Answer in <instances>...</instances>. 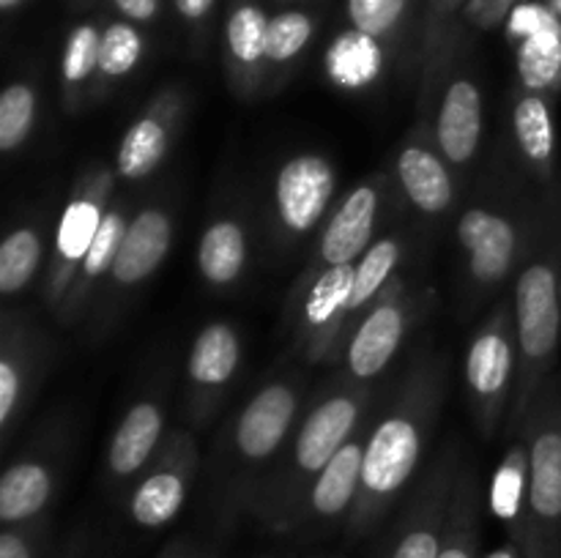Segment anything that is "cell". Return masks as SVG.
Masks as SVG:
<instances>
[{"label":"cell","mask_w":561,"mask_h":558,"mask_svg":"<svg viewBox=\"0 0 561 558\" xmlns=\"http://www.w3.org/2000/svg\"><path fill=\"white\" fill-rule=\"evenodd\" d=\"M36 118V96L25 82H14L0 93V151H14L31 135Z\"/></svg>","instance_id":"28"},{"label":"cell","mask_w":561,"mask_h":558,"mask_svg":"<svg viewBox=\"0 0 561 558\" xmlns=\"http://www.w3.org/2000/svg\"><path fill=\"white\" fill-rule=\"evenodd\" d=\"M214 3L217 0H175V9L186 22H201L214 9Z\"/></svg>","instance_id":"40"},{"label":"cell","mask_w":561,"mask_h":558,"mask_svg":"<svg viewBox=\"0 0 561 558\" xmlns=\"http://www.w3.org/2000/svg\"><path fill=\"white\" fill-rule=\"evenodd\" d=\"M398 175L409 200L420 211L442 213L453 202V178L438 156H433L425 148H405L398 159Z\"/></svg>","instance_id":"12"},{"label":"cell","mask_w":561,"mask_h":558,"mask_svg":"<svg viewBox=\"0 0 561 558\" xmlns=\"http://www.w3.org/2000/svg\"><path fill=\"white\" fill-rule=\"evenodd\" d=\"M266 11L255 3H239L228 16V49L239 63L255 66L266 58V36H268Z\"/></svg>","instance_id":"25"},{"label":"cell","mask_w":561,"mask_h":558,"mask_svg":"<svg viewBox=\"0 0 561 558\" xmlns=\"http://www.w3.org/2000/svg\"><path fill=\"white\" fill-rule=\"evenodd\" d=\"M126 228H129V224H124L121 213H107V217L102 219L91 246H88V255L82 257V274H85V277H99V274H104L107 268H113Z\"/></svg>","instance_id":"34"},{"label":"cell","mask_w":561,"mask_h":558,"mask_svg":"<svg viewBox=\"0 0 561 558\" xmlns=\"http://www.w3.org/2000/svg\"><path fill=\"white\" fill-rule=\"evenodd\" d=\"M438 558H477V523L469 501H455L449 509Z\"/></svg>","instance_id":"35"},{"label":"cell","mask_w":561,"mask_h":558,"mask_svg":"<svg viewBox=\"0 0 561 558\" xmlns=\"http://www.w3.org/2000/svg\"><path fill=\"white\" fill-rule=\"evenodd\" d=\"M296 414V397L285 383L263 388L244 408L236 425V446L244 457L263 460L283 443L290 419Z\"/></svg>","instance_id":"5"},{"label":"cell","mask_w":561,"mask_h":558,"mask_svg":"<svg viewBox=\"0 0 561 558\" xmlns=\"http://www.w3.org/2000/svg\"><path fill=\"white\" fill-rule=\"evenodd\" d=\"M482 135V96L471 80H455L438 113V146L453 164L474 156Z\"/></svg>","instance_id":"10"},{"label":"cell","mask_w":561,"mask_h":558,"mask_svg":"<svg viewBox=\"0 0 561 558\" xmlns=\"http://www.w3.org/2000/svg\"><path fill=\"white\" fill-rule=\"evenodd\" d=\"M376 186H356L323 230L321 257L327 260V266H345V263H354L362 252L370 249L367 244H370L373 228H376Z\"/></svg>","instance_id":"7"},{"label":"cell","mask_w":561,"mask_h":558,"mask_svg":"<svg viewBox=\"0 0 561 558\" xmlns=\"http://www.w3.org/2000/svg\"><path fill=\"white\" fill-rule=\"evenodd\" d=\"M460 244L471 255V271L480 282H499L515 255V230L507 219L471 208L458 222Z\"/></svg>","instance_id":"8"},{"label":"cell","mask_w":561,"mask_h":558,"mask_svg":"<svg viewBox=\"0 0 561 558\" xmlns=\"http://www.w3.org/2000/svg\"><path fill=\"white\" fill-rule=\"evenodd\" d=\"M381 69V47L378 38L362 31L340 33L327 53V71L337 85H367Z\"/></svg>","instance_id":"20"},{"label":"cell","mask_w":561,"mask_h":558,"mask_svg":"<svg viewBox=\"0 0 561 558\" xmlns=\"http://www.w3.org/2000/svg\"><path fill=\"white\" fill-rule=\"evenodd\" d=\"M491 558H515V553L510 550V547H507V550H499V553H493Z\"/></svg>","instance_id":"44"},{"label":"cell","mask_w":561,"mask_h":558,"mask_svg":"<svg viewBox=\"0 0 561 558\" xmlns=\"http://www.w3.org/2000/svg\"><path fill=\"white\" fill-rule=\"evenodd\" d=\"M520 490H524V463H520L518 452L510 460L507 465H502L496 476V485H493V507L504 518H513L520 509Z\"/></svg>","instance_id":"36"},{"label":"cell","mask_w":561,"mask_h":558,"mask_svg":"<svg viewBox=\"0 0 561 558\" xmlns=\"http://www.w3.org/2000/svg\"><path fill=\"white\" fill-rule=\"evenodd\" d=\"M38 260H42V241L33 230H14L9 239L0 244V290L3 293H16L25 288L36 274Z\"/></svg>","instance_id":"26"},{"label":"cell","mask_w":561,"mask_h":558,"mask_svg":"<svg viewBox=\"0 0 561 558\" xmlns=\"http://www.w3.org/2000/svg\"><path fill=\"white\" fill-rule=\"evenodd\" d=\"M518 74L529 91H548L561 82V20L553 16L518 38Z\"/></svg>","instance_id":"16"},{"label":"cell","mask_w":561,"mask_h":558,"mask_svg":"<svg viewBox=\"0 0 561 558\" xmlns=\"http://www.w3.org/2000/svg\"><path fill=\"white\" fill-rule=\"evenodd\" d=\"M168 151V131L157 118H140L124 135L118 148V173L124 178H142L153 173Z\"/></svg>","instance_id":"23"},{"label":"cell","mask_w":561,"mask_h":558,"mask_svg":"<svg viewBox=\"0 0 561 558\" xmlns=\"http://www.w3.org/2000/svg\"><path fill=\"white\" fill-rule=\"evenodd\" d=\"M16 5H22V0H0V9L3 11H14Z\"/></svg>","instance_id":"42"},{"label":"cell","mask_w":561,"mask_h":558,"mask_svg":"<svg viewBox=\"0 0 561 558\" xmlns=\"http://www.w3.org/2000/svg\"><path fill=\"white\" fill-rule=\"evenodd\" d=\"M400 260V246L398 241L381 239L365 252L359 263H356V277H354V293H351L348 310H359L362 304L373 299L387 282L389 274L394 271Z\"/></svg>","instance_id":"27"},{"label":"cell","mask_w":561,"mask_h":558,"mask_svg":"<svg viewBox=\"0 0 561 558\" xmlns=\"http://www.w3.org/2000/svg\"><path fill=\"white\" fill-rule=\"evenodd\" d=\"M239 367V337L225 323H211L197 334L190 353V375L201 386H222Z\"/></svg>","instance_id":"19"},{"label":"cell","mask_w":561,"mask_h":558,"mask_svg":"<svg viewBox=\"0 0 561 558\" xmlns=\"http://www.w3.org/2000/svg\"><path fill=\"white\" fill-rule=\"evenodd\" d=\"M99 44H102V31H96L91 22H82L69 33L60 58V74L69 85H80L93 71H99Z\"/></svg>","instance_id":"32"},{"label":"cell","mask_w":561,"mask_h":558,"mask_svg":"<svg viewBox=\"0 0 561 558\" xmlns=\"http://www.w3.org/2000/svg\"><path fill=\"white\" fill-rule=\"evenodd\" d=\"M312 16L305 11H279L268 20V36H266V58L272 63H285V60L296 58L307 42L312 38Z\"/></svg>","instance_id":"31"},{"label":"cell","mask_w":561,"mask_h":558,"mask_svg":"<svg viewBox=\"0 0 561 558\" xmlns=\"http://www.w3.org/2000/svg\"><path fill=\"white\" fill-rule=\"evenodd\" d=\"M529 512L526 558H561V427H546L531 443Z\"/></svg>","instance_id":"2"},{"label":"cell","mask_w":561,"mask_h":558,"mask_svg":"<svg viewBox=\"0 0 561 558\" xmlns=\"http://www.w3.org/2000/svg\"><path fill=\"white\" fill-rule=\"evenodd\" d=\"M515 137L537 167H551L553 148H557V129H553V115L546 98L540 93H529L515 104Z\"/></svg>","instance_id":"22"},{"label":"cell","mask_w":561,"mask_h":558,"mask_svg":"<svg viewBox=\"0 0 561 558\" xmlns=\"http://www.w3.org/2000/svg\"><path fill=\"white\" fill-rule=\"evenodd\" d=\"M359 416V405L354 397H329L307 416L301 435L296 441V460L305 474H321L329 460L345 446Z\"/></svg>","instance_id":"6"},{"label":"cell","mask_w":561,"mask_h":558,"mask_svg":"<svg viewBox=\"0 0 561 558\" xmlns=\"http://www.w3.org/2000/svg\"><path fill=\"white\" fill-rule=\"evenodd\" d=\"M173 228L164 211L146 208L137 213L126 228L124 241H121L118 257L113 263V277L121 284H137L157 271L168 257Z\"/></svg>","instance_id":"9"},{"label":"cell","mask_w":561,"mask_h":558,"mask_svg":"<svg viewBox=\"0 0 561 558\" xmlns=\"http://www.w3.org/2000/svg\"><path fill=\"white\" fill-rule=\"evenodd\" d=\"M129 22H151L159 14V0H113Z\"/></svg>","instance_id":"39"},{"label":"cell","mask_w":561,"mask_h":558,"mask_svg":"<svg viewBox=\"0 0 561 558\" xmlns=\"http://www.w3.org/2000/svg\"><path fill=\"white\" fill-rule=\"evenodd\" d=\"M515 326L520 353L531 364H546L559 348L561 299L559 274L551 263H531L515 288Z\"/></svg>","instance_id":"3"},{"label":"cell","mask_w":561,"mask_h":558,"mask_svg":"<svg viewBox=\"0 0 561 558\" xmlns=\"http://www.w3.org/2000/svg\"><path fill=\"white\" fill-rule=\"evenodd\" d=\"M102 213H99L96 202L91 200H75L66 208L64 219H60L58 230V249L60 257L66 260H82L88 255L93 235H96L99 224H102Z\"/></svg>","instance_id":"30"},{"label":"cell","mask_w":561,"mask_h":558,"mask_svg":"<svg viewBox=\"0 0 561 558\" xmlns=\"http://www.w3.org/2000/svg\"><path fill=\"white\" fill-rule=\"evenodd\" d=\"M142 55V36L131 22H110L99 44V71L104 77H124Z\"/></svg>","instance_id":"29"},{"label":"cell","mask_w":561,"mask_h":558,"mask_svg":"<svg viewBox=\"0 0 561 558\" xmlns=\"http://www.w3.org/2000/svg\"><path fill=\"white\" fill-rule=\"evenodd\" d=\"M411 0H348L345 11L354 31L373 38H383L400 25Z\"/></svg>","instance_id":"33"},{"label":"cell","mask_w":561,"mask_h":558,"mask_svg":"<svg viewBox=\"0 0 561 558\" xmlns=\"http://www.w3.org/2000/svg\"><path fill=\"white\" fill-rule=\"evenodd\" d=\"M53 479L38 463H16L0 479V520L9 525L36 518L49 501Z\"/></svg>","instance_id":"15"},{"label":"cell","mask_w":561,"mask_h":558,"mask_svg":"<svg viewBox=\"0 0 561 558\" xmlns=\"http://www.w3.org/2000/svg\"><path fill=\"white\" fill-rule=\"evenodd\" d=\"M510 372H513V348L507 334L499 326L485 328L471 342L469 359H466V377L480 397H496L507 388Z\"/></svg>","instance_id":"17"},{"label":"cell","mask_w":561,"mask_h":558,"mask_svg":"<svg viewBox=\"0 0 561 558\" xmlns=\"http://www.w3.org/2000/svg\"><path fill=\"white\" fill-rule=\"evenodd\" d=\"M168 558H195V556H186V553H175V556H168Z\"/></svg>","instance_id":"45"},{"label":"cell","mask_w":561,"mask_h":558,"mask_svg":"<svg viewBox=\"0 0 561 558\" xmlns=\"http://www.w3.org/2000/svg\"><path fill=\"white\" fill-rule=\"evenodd\" d=\"M422 452V432L409 416H389L376 427L365 446L362 463V514H370L378 503L409 481Z\"/></svg>","instance_id":"1"},{"label":"cell","mask_w":561,"mask_h":558,"mask_svg":"<svg viewBox=\"0 0 561 558\" xmlns=\"http://www.w3.org/2000/svg\"><path fill=\"white\" fill-rule=\"evenodd\" d=\"M354 277H356V263H345V266H329L327 271L318 277L312 284L310 295H307L305 317L310 326L323 328L340 315L348 312L351 293H354Z\"/></svg>","instance_id":"24"},{"label":"cell","mask_w":561,"mask_h":558,"mask_svg":"<svg viewBox=\"0 0 561 558\" xmlns=\"http://www.w3.org/2000/svg\"><path fill=\"white\" fill-rule=\"evenodd\" d=\"M548 5H551L553 14H557L559 20H561V0H548Z\"/></svg>","instance_id":"43"},{"label":"cell","mask_w":561,"mask_h":558,"mask_svg":"<svg viewBox=\"0 0 561 558\" xmlns=\"http://www.w3.org/2000/svg\"><path fill=\"white\" fill-rule=\"evenodd\" d=\"M0 558H33V545L22 531H3L0 534Z\"/></svg>","instance_id":"38"},{"label":"cell","mask_w":561,"mask_h":558,"mask_svg":"<svg viewBox=\"0 0 561 558\" xmlns=\"http://www.w3.org/2000/svg\"><path fill=\"white\" fill-rule=\"evenodd\" d=\"M184 498L186 487L181 474H175V470H159V474L148 476L137 487L135 496H131V520L137 525H142V528H162V525H168L181 512Z\"/></svg>","instance_id":"21"},{"label":"cell","mask_w":561,"mask_h":558,"mask_svg":"<svg viewBox=\"0 0 561 558\" xmlns=\"http://www.w3.org/2000/svg\"><path fill=\"white\" fill-rule=\"evenodd\" d=\"M515 0H474V5L471 9L477 11V14H499V11L510 9Z\"/></svg>","instance_id":"41"},{"label":"cell","mask_w":561,"mask_h":558,"mask_svg":"<svg viewBox=\"0 0 561 558\" xmlns=\"http://www.w3.org/2000/svg\"><path fill=\"white\" fill-rule=\"evenodd\" d=\"M403 310L398 304H378L370 315L356 328L348 348V367L356 377L378 375L389 364L403 339Z\"/></svg>","instance_id":"11"},{"label":"cell","mask_w":561,"mask_h":558,"mask_svg":"<svg viewBox=\"0 0 561 558\" xmlns=\"http://www.w3.org/2000/svg\"><path fill=\"white\" fill-rule=\"evenodd\" d=\"M362 463H365V449L356 441L345 443L329 460L310 492V507L318 518H334L351 507L356 490L362 487Z\"/></svg>","instance_id":"13"},{"label":"cell","mask_w":561,"mask_h":558,"mask_svg":"<svg viewBox=\"0 0 561 558\" xmlns=\"http://www.w3.org/2000/svg\"><path fill=\"white\" fill-rule=\"evenodd\" d=\"M20 399V372L11 361H0V425L9 421Z\"/></svg>","instance_id":"37"},{"label":"cell","mask_w":561,"mask_h":558,"mask_svg":"<svg viewBox=\"0 0 561 558\" xmlns=\"http://www.w3.org/2000/svg\"><path fill=\"white\" fill-rule=\"evenodd\" d=\"M162 432V414L153 403H137L121 421L110 446V468L115 476H131L151 457Z\"/></svg>","instance_id":"14"},{"label":"cell","mask_w":561,"mask_h":558,"mask_svg":"<svg viewBox=\"0 0 561 558\" xmlns=\"http://www.w3.org/2000/svg\"><path fill=\"white\" fill-rule=\"evenodd\" d=\"M247 260L244 228L230 219H219L203 233L197 249V266L211 284H230L241 274Z\"/></svg>","instance_id":"18"},{"label":"cell","mask_w":561,"mask_h":558,"mask_svg":"<svg viewBox=\"0 0 561 558\" xmlns=\"http://www.w3.org/2000/svg\"><path fill=\"white\" fill-rule=\"evenodd\" d=\"M279 219L294 233H307L327 213L334 197V167L323 156L305 153L283 164L274 186Z\"/></svg>","instance_id":"4"}]
</instances>
